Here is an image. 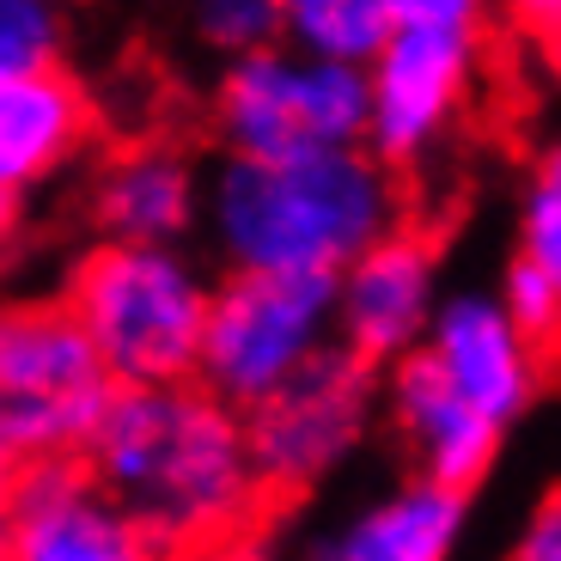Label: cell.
I'll use <instances>...</instances> for the list:
<instances>
[{"label": "cell", "mask_w": 561, "mask_h": 561, "mask_svg": "<svg viewBox=\"0 0 561 561\" xmlns=\"http://www.w3.org/2000/svg\"><path fill=\"white\" fill-rule=\"evenodd\" d=\"M80 463L159 556L232 543L263 501L239 409H226L202 385L116 391Z\"/></svg>", "instance_id": "cell-1"}, {"label": "cell", "mask_w": 561, "mask_h": 561, "mask_svg": "<svg viewBox=\"0 0 561 561\" xmlns=\"http://www.w3.org/2000/svg\"><path fill=\"white\" fill-rule=\"evenodd\" d=\"M202 220L226 275L330 280L385 232L403 226V183L366 147L311 159H226L202 190Z\"/></svg>", "instance_id": "cell-2"}, {"label": "cell", "mask_w": 561, "mask_h": 561, "mask_svg": "<svg viewBox=\"0 0 561 561\" xmlns=\"http://www.w3.org/2000/svg\"><path fill=\"white\" fill-rule=\"evenodd\" d=\"M214 280L183 244H92L73 263L61 306L85 330L116 391L196 385Z\"/></svg>", "instance_id": "cell-3"}, {"label": "cell", "mask_w": 561, "mask_h": 561, "mask_svg": "<svg viewBox=\"0 0 561 561\" xmlns=\"http://www.w3.org/2000/svg\"><path fill=\"white\" fill-rule=\"evenodd\" d=\"M489 13L477 0H391V37L366 68V153L421 165L477 92Z\"/></svg>", "instance_id": "cell-4"}, {"label": "cell", "mask_w": 561, "mask_h": 561, "mask_svg": "<svg viewBox=\"0 0 561 561\" xmlns=\"http://www.w3.org/2000/svg\"><path fill=\"white\" fill-rule=\"evenodd\" d=\"M116 379L61 299H0V458H85Z\"/></svg>", "instance_id": "cell-5"}, {"label": "cell", "mask_w": 561, "mask_h": 561, "mask_svg": "<svg viewBox=\"0 0 561 561\" xmlns=\"http://www.w3.org/2000/svg\"><path fill=\"white\" fill-rule=\"evenodd\" d=\"M214 135L226 159H311L366 147V73L323 68L287 43L226 61L214 85Z\"/></svg>", "instance_id": "cell-6"}, {"label": "cell", "mask_w": 561, "mask_h": 561, "mask_svg": "<svg viewBox=\"0 0 561 561\" xmlns=\"http://www.w3.org/2000/svg\"><path fill=\"white\" fill-rule=\"evenodd\" d=\"M330 348H336L330 287L275 275H226L214 280L208 299L196 385L244 415Z\"/></svg>", "instance_id": "cell-7"}, {"label": "cell", "mask_w": 561, "mask_h": 561, "mask_svg": "<svg viewBox=\"0 0 561 561\" xmlns=\"http://www.w3.org/2000/svg\"><path fill=\"white\" fill-rule=\"evenodd\" d=\"M244 451L263 482V494H306L330 482L354 451L373 439L379 421V373L354 354L330 348L268 391L256 409H244Z\"/></svg>", "instance_id": "cell-8"}, {"label": "cell", "mask_w": 561, "mask_h": 561, "mask_svg": "<svg viewBox=\"0 0 561 561\" xmlns=\"http://www.w3.org/2000/svg\"><path fill=\"white\" fill-rule=\"evenodd\" d=\"M439 256L415 226H397L379 244H366L336 280H330V330L336 348L366 360L373 373L397 366L427 342L439 311Z\"/></svg>", "instance_id": "cell-9"}, {"label": "cell", "mask_w": 561, "mask_h": 561, "mask_svg": "<svg viewBox=\"0 0 561 561\" xmlns=\"http://www.w3.org/2000/svg\"><path fill=\"white\" fill-rule=\"evenodd\" d=\"M7 561H165L80 458L31 463L7 482Z\"/></svg>", "instance_id": "cell-10"}, {"label": "cell", "mask_w": 561, "mask_h": 561, "mask_svg": "<svg viewBox=\"0 0 561 561\" xmlns=\"http://www.w3.org/2000/svg\"><path fill=\"white\" fill-rule=\"evenodd\" d=\"M421 354H427V366L451 385V397L477 409L494 434H506V427L531 409L537 385H543V348L506 318L494 294L439 299Z\"/></svg>", "instance_id": "cell-11"}, {"label": "cell", "mask_w": 561, "mask_h": 561, "mask_svg": "<svg viewBox=\"0 0 561 561\" xmlns=\"http://www.w3.org/2000/svg\"><path fill=\"white\" fill-rule=\"evenodd\" d=\"M379 415L397 427L409 451L421 463V482H434L446 494H470L494 470L501 434L477 415L470 403L451 397V385L439 379L427 354H403L397 366H385L379 379Z\"/></svg>", "instance_id": "cell-12"}, {"label": "cell", "mask_w": 561, "mask_h": 561, "mask_svg": "<svg viewBox=\"0 0 561 561\" xmlns=\"http://www.w3.org/2000/svg\"><path fill=\"white\" fill-rule=\"evenodd\" d=\"M92 220L99 244H183L202 220V178L183 147L140 140L99 165L92 178Z\"/></svg>", "instance_id": "cell-13"}, {"label": "cell", "mask_w": 561, "mask_h": 561, "mask_svg": "<svg viewBox=\"0 0 561 561\" xmlns=\"http://www.w3.org/2000/svg\"><path fill=\"white\" fill-rule=\"evenodd\" d=\"M85 128H92L85 85L61 61L0 80V202L19 208V196L43 190L85 147Z\"/></svg>", "instance_id": "cell-14"}, {"label": "cell", "mask_w": 561, "mask_h": 561, "mask_svg": "<svg viewBox=\"0 0 561 561\" xmlns=\"http://www.w3.org/2000/svg\"><path fill=\"white\" fill-rule=\"evenodd\" d=\"M463 537V494L434 482H403L379 501L354 506L330 537H318L306 561H451Z\"/></svg>", "instance_id": "cell-15"}, {"label": "cell", "mask_w": 561, "mask_h": 561, "mask_svg": "<svg viewBox=\"0 0 561 561\" xmlns=\"http://www.w3.org/2000/svg\"><path fill=\"white\" fill-rule=\"evenodd\" d=\"M391 37V0H287L280 7V43L323 68L366 73Z\"/></svg>", "instance_id": "cell-16"}, {"label": "cell", "mask_w": 561, "mask_h": 561, "mask_svg": "<svg viewBox=\"0 0 561 561\" xmlns=\"http://www.w3.org/2000/svg\"><path fill=\"white\" fill-rule=\"evenodd\" d=\"M519 263H531L537 275L561 294V135L531 159L519 190Z\"/></svg>", "instance_id": "cell-17"}, {"label": "cell", "mask_w": 561, "mask_h": 561, "mask_svg": "<svg viewBox=\"0 0 561 561\" xmlns=\"http://www.w3.org/2000/svg\"><path fill=\"white\" fill-rule=\"evenodd\" d=\"M190 25H196L202 49L244 61L256 49H268V43H280V0H202L190 13Z\"/></svg>", "instance_id": "cell-18"}, {"label": "cell", "mask_w": 561, "mask_h": 561, "mask_svg": "<svg viewBox=\"0 0 561 561\" xmlns=\"http://www.w3.org/2000/svg\"><path fill=\"white\" fill-rule=\"evenodd\" d=\"M68 19L49 0H0V80L56 68Z\"/></svg>", "instance_id": "cell-19"}, {"label": "cell", "mask_w": 561, "mask_h": 561, "mask_svg": "<svg viewBox=\"0 0 561 561\" xmlns=\"http://www.w3.org/2000/svg\"><path fill=\"white\" fill-rule=\"evenodd\" d=\"M494 299H501V311L519 323L537 348H543L549 336H561V294L549 287L543 275H537L531 263H519V256H513V268H506V280H501V294H494Z\"/></svg>", "instance_id": "cell-20"}, {"label": "cell", "mask_w": 561, "mask_h": 561, "mask_svg": "<svg viewBox=\"0 0 561 561\" xmlns=\"http://www.w3.org/2000/svg\"><path fill=\"white\" fill-rule=\"evenodd\" d=\"M506 561H561V489L531 506V519H525V531Z\"/></svg>", "instance_id": "cell-21"}, {"label": "cell", "mask_w": 561, "mask_h": 561, "mask_svg": "<svg viewBox=\"0 0 561 561\" xmlns=\"http://www.w3.org/2000/svg\"><path fill=\"white\" fill-rule=\"evenodd\" d=\"M13 226H19V214L0 202V263H7V251H13Z\"/></svg>", "instance_id": "cell-22"}, {"label": "cell", "mask_w": 561, "mask_h": 561, "mask_svg": "<svg viewBox=\"0 0 561 561\" xmlns=\"http://www.w3.org/2000/svg\"><path fill=\"white\" fill-rule=\"evenodd\" d=\"M7 482H13V463L0 458V501H7Z\"/></svg>", "instance_id": "cell-23"}, {"label": "cell", "mask_w": 561, "mask_h": 561, "mask_svg": "<svg viewBox=\"0 0 561 561\" xmlns=\"http://www.w3.org/2000/svg\"><path fill=\"white\" fill-rule=\"evenodd\" d=\"M0 561H7V501H0Z\"/></svg>", "instance_id": "cell-24"}]
</instances>
